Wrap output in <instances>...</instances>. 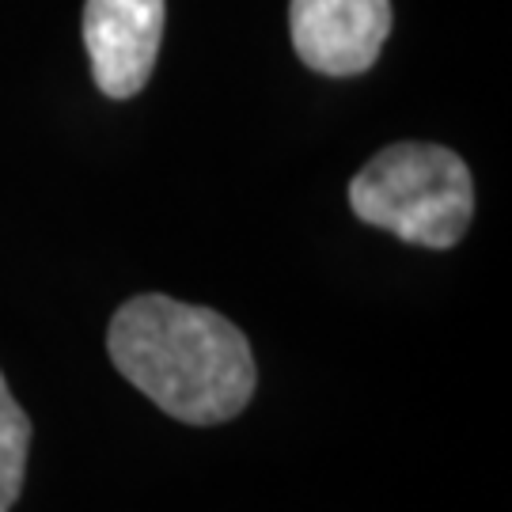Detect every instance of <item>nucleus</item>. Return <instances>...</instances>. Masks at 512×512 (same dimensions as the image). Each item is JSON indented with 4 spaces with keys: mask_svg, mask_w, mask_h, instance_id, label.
I'll return each mask as SVG.
<instances>
[{
    "mask_svg": "<svg viewBox=\"0 0 512 512\" xmlns=\"http://www.w3.org/2000/svg\"><path fill=\"white\" fill-rule=\"evenodd\" d=\"M357 220L429 251H448L475 217V179L459 152L403 141L376 152L349 183Z\"/></svg>",
    "mask_w": 512,
    "mask_h": 512,
    "instance_id": "obj_2",
    "label": "nucleus"
},
{
    "mask_svg": "<svg viewBox=\"0 0 512 512\" xmlns=\"http://www.w3.org/2000/svg\"><path fill=\"white\" fill-rule=\"evenodd\" d=\"M167 0H88L84 46L92 76L110 99H133L148 84L164 38Z\"/></svg>",
    "mask_w": 512,
    "mask_h": 512,
    "instance_id": "obj_3",
    "label": "nucleus"
},
{
    "mask_svg": "<svg viewBox=\"0 0 512 512\" xmlns=\"http://www.w3.org/2000/svg\"><path fill=\"white\" fill-rule=\"evenodd\" d=\"M289 27L308 69L357 76L376 65L391 35V0H293Z\"/></svg>",
    "mask_w": 512,
    "mask_h": 512,
    "instance_id": "obj_4",
    "label": "nucleus"
},
{
    "mask_svg": "<svg viewBox=\"0 0 512 512\" xmlns=\"http://www.w3.org/2000/svg\"><path fill=\"white\" fill-rule=\"evenodd\" d=\"M107 353L129 384L183 425H224L255 399L247 334L202 304L133 296L110 319Z\"/></svg>",
    "mask_w": 512,
    "mask_h": 512,
    "instance_id": "obj_1",
    "label": "nucleus"
},
{
    "mask_svg": "<svg viewBox=\"0 0 512 512\" xmlns=\"http://www.w3.org/2000/svg\"><path fill=\"white\" fill-rule=\"evenodd\" d=\"M27 456H31V418L16 403L0 372V512H12L23 494Z\"/></svg>",
    "mask_w": 512,
    "mask_h": 512,
    "instance_id": "obj_5",
    "label": "nucleus"
}]
</instances>
